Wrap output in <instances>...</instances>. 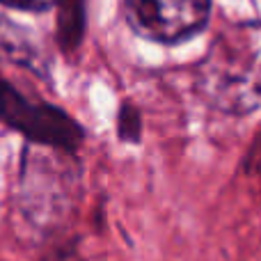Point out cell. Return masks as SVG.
<instances>
[{
	"label": "cell",
	"mask_w": 261,
	"mask_h": 261,
	"mask_svg": "<svg viewBox=\"0 0 261 261\" xmlns=\"http://www.w3.org/2000/svg\"><path fill=\"white\" fill-rule=\"evenodd\" d=\"M195 90L227 115L261 108V23H234L213 39L195 67Z\"/></svg>",
	"instance_id": "obj_1"
},
{
	"label": "cell",
	"mask_w": 261,
	"mask_h": 261,
	"mask_svg": "<svg viewBox=\"0 0 261 261\" xmlns=\"http://www.w3.org/2000/svg\"><path fill=\"white\" fill-rule=\"evenodd\" d=\"M0 122L39 147L73 153L85 140L83 126L62 108L28 99L12 83L0 78Z\"/></svg>",
	"instance_id": "obj_2"
},
{
	"label": "cell",
	"mask_w": 261,
	"mask_h": 261,
	"mask_svg": "<svg viewBox=\"0 0 261 261\" xmlns=\"http://www.w3.org/2000/svg\"><path fill=\"white\" fill-rule=\"evenodd\" d=\"M208 14L211 0H124L130 30L158 44H176L197 35Z\"/></svg>",
	"instance_id": "obj_3"
},
{
	"label": "cell",
	"mask_w": 261,
	"mask_h": 261,
	"mask_svg": "<svg viewBox=\"0 0 261 261\" xmlns=\"http://www.w3.org/2000/svg\"><path fill=\"white\" fill-rule=\"evenodd\" d=\"M58 41L62 50L73 53L85 35V0H58Z\"/></svg>",
	"instance_id": "obj_4"
},
{
	"label": "cell",
	"mask_w": 261,
	"mask_h": 261,
	"mask_svg": "<svg viewBox=\"0 0 261 261\" xmlns=\"http://www.w3.org/2000/svg\"><path fill=\"white\" fill-rule=\"evenodd\" d=\"M117 130H119V135H122V140H130V142H135V140L140 138V115H138V110L124 106L122 113H119Z\"/></svg>",
	"instance_id": "obj_5"
},
{
	"label": "cell",
	"mask_w": 261,
	"mask_h": 261,
	"mask_svg": "<svg viewBox=\"0 0 261 261\" xmlns=\"http://www.w3.org/2000/svg\"><path fill=\"white\" fill-rule=\"evenodd\" d=\"M58 0H0V5L12 9H21V12H46V9L55 7Z\"/></svg>",
	"instance_id": "obj_6"
}]
</instances>
